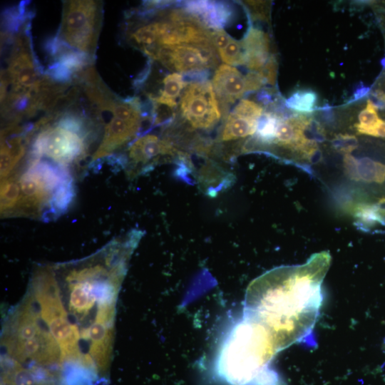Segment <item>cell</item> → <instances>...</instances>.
<instances>
[{"mask_svg":"<svg viewBox=\"0 0 385 385\" xmlns=\"http://www.w3.org/2000/svg\"><path fill=\"white\" fill-rule=\"evenodd\" d=\"M331 262L327 251L303 265L275 267L248 286L243 315L261 324L279 351L312 332L323 299L322 283Z\"/></svg>","mask_w":385,"mask_h":385,"instance_id":"6da1fadb","label":"cell"},{"mask_svg":"<svg viewBox=\"0 0 385 385\" xmlns=\"http://www.w3.org/2000/svg\"><path fill=\"white\" fill-rule=\"evenodd\" d=\"M279 351L268 331L243 315L224 342L215 370L230 385H280L277 374L269 366Z\"/></svg>","mask_w":385,"mask_h":385,"instance_id":"7a4b0ae2","label":"cell"},{"mask_svg":"<svg viewBox=\"0 0 385 385\" xmlns=\"http://www.w3.org/2000/svg\"><path fill=\"white\" fill-rule=\"evenodd\" d=\"M63 2L61 23L56 36L71 48L93 58L101 24V2L91 0Z\"/></svg>","mask_w":385,"mask_h":385,"instance_id":"3957f363","label":"cell"},{"mask_svg":"<svg viewBox=\"0 0 385 385\" xmlns=\"http://www.w3.org/2000/svg\"><path fill=\"white\" fill-rule=\"evenodd\" d=\"M18 180L21 188L18 212L25 215H37L46 206L51 211L56 192L72 181L66 168L41 160L30 161Z\"/></svg>","mask_w":385,"mask_h":385,"instance_id":"277c9868","label":"cell"},{"mask_svg":"<svg viewBox=\"0 0 385 385\" xmlns=\"http://www.w3.org/2000/svg\"><path fill=\"white\" fill-rule=\"evenodd\" d=\"M44 118L42 128L36 136L30 152L29 160H38L45 155L56 165L66 168L85 156L89 135L63 128L56 123H48Z\"/></svg>","mask_w":385,"mask_h":385,"instance_id":"5b68a950","label":"cell"},{"mask_svg":"<svg viewBox=\"0 0 385 385\" xmlns=\"http://www.w3.org/2000/svg\"><path fill=\"white\" fill-rule=\"evenodd\" d=\"M41 66L32 54L27 36L19 35L9 60L7 73L3 78L11 84L8 98L36 94L41 86L43 77L40 76Z\"/></svg>","mask_w":385,"mask_h":385,"instance_id":"8992f818","label":"cell"},{"mask_svg":"<svg viewBox=\"0 0 385 385\" xmlns=\"http://www.w3.org/2000/svg\"><path fill=\"white\" fill-rule=\"evenodd\" d=\"M182 118L193 129L209 130L220 120L221 111L210 81L188 83L180 97Z\"/></svg>","mask_w":385,"mask_h":385,"instance_id":"52a82bcc","label":"cell"},{"mask_svg":"<svg viewBox=\"0 0 385 385\" xmlns=\"http://www.w3.org/2000/svg\"><path fill=\"white\" fill-rule=\"evenodd\" d=\"M155 60L171 71L184 73L207 71L218 63L214 46L202 44L161 46Z\"/></svg>","mask_w":385,"mask_h":385,"instance_id":"ba28073f","label":"cell"},{"mask_svg":"<svg viewBox=\"0 0 385 385\" xmlns=\"http://www.w3.org/2000/svg\"><path fill=\"white\" fill-rule=\"evenodd\" d=\"M212 86L224 115L229 106L247 92L245 76L236 68L227 64H222L217 68Z\"/></svg>","mask_w":385,"mask_h":385,"instance_id":"9c48e42d","label":"cell"},{"mask_svg":"<svg viewBox=\"0 0 385 385\" xmlns=\"http://www.w3.org/2000/svg\"><path fill=\"white\" fill-rule=\"evenodd\" d=\"M183 9L196 18L208 29H222L232 16L231 6L220 1H186L183 4Z\"/></svg>","mask_w":385,"mask_h":385,"instance_id":"30bf717a","label":"cell"},{"mask_svg":"<svg viewBox=\"0 0 385 385\" xmlns=\"http://www.w3.org/2000/svg\"><path fill=\"white\" fill-rule=\"evenodd\" d=\"M140 126V125L113 116L105 126L103 139L93 156V160H99L111 155L134 137Z\"/></svg>","mask_w":385,"mask_h":385,"instance_id":"8fae6325","label":"cell"},{"mask_svg":"<svg viewBox=\"0 0 385 385\" xmlns=\"http://www.w3.org/2000/svg\"><path fill=\"white\" fill-rule=\"evenodd\" d=\"M245 53V65L252 71H259L267 62L270 53V40L265 32L251 27L242 41Z\"/></svg>","mask_w":385,"mask_h":385,"instance_id":"7c38bea8","label":"cell"},{"mask_svg":"<svg viewBox=\"0 0 385 385\" xmlns=\"http://www.w3.org/2000/svg\"><path fill=\"white\" fill-rule=\"evenodd\" d=\"M175 148L168 140L148 134L140 137L128 148V158L133 163L145 164L158 155H173Z\"/></svg>","mask_w":385,"mask_h":385,"instance_id":"4fadbf2b","label":"cell"},{"mask_svg":"<svg viewBox=\"0 0 385 385\" xmlns=\"http://www.w3.org/2000/svg\"><path fill=\"white\" fill-rule=\"evenodd\" d=\"M344 165L347 173L355 180L379 183L385 180V165L367 158L357 160L351 155L346 154Z\"/></svg>","mask_w":385,"mask_h":385,"instance_id":"5bb4252c","label":"cell"},{"mask_svg":"<svg viewBox=\"0 0 385 385\" xmlns=\"http://www.w3.org/2000/svg\"><path fill=\"white\" fill-rule=\"evenodd\" d=\"M258 120L231 112L220 133L221 141H230L245 138L257 131Z\"/></svg>","mask_w":385,"mask_h":385,"instance_id":"9a60e30c","label":"cell"},{"mask_svg":"<svg viewBox=\"0 0 385 385\" xmlns=\"http://www.w3.org/2000/svg\"><path fill=\"white\" fill-rule=\"evenodd\" d=\"M3 136H1L2 138ZM25 153V144L19 135L11 138L3 137L1 144V178L9 175Z\"/></svg>","mask_w":385,"mask_h":385,"instance_id":"2e32d148","label":"cell"},{"mask_svg":"<svg viewBox=\"0 0 385 385\" xmlns=\"http://www.w3.org/2000/svg\"><path fill=\"white\" fill-rule=\"evenodd\" d=\"M158 38V21L139 26L129 35L131 42L150 59H155L160 47Z\"/></svg>","mask_w":385,"mask_h":385,"instance_id":"e0dca14e","label":"cell"},{"mask_svg":"<svg viewBox=\"0 0 385 385\" xmlns=\"http://www.w3.org/2000/svg\"><path fill=\"white\" fill-rule=\"evenodd\" d=\"M187 86L184 77L178 73L168 75L163 79V89L158 96H150V101L173 108L177 106L176 99Z\"/></svg>","mask_w":385,"mask_h":385,"instance_id":"ac0fdd59","label":"cell"},{"mask_svg":"<svg viewBox=\"0 0 385 385\" xmlns=\"http://www.w3.org/2000/svg\"><path fill=\"white\" fill-rule=\"evenodd\" d=\"M21 200V188L18 179L14 177L1 180V213L14 214L18 211Z\"/></svg>","mask_w":385,"mask_h":385,"instance_id":"d6986e66","label":"cell"},{"mask_svg":"<svg viewBox=\"0 0 385 385\" xmlns=\"http://www.w3.org/2000/svg\"><path fill=\"white\" fill-rule=\"evenodd\" d=\"M317 101V95L310 90H300L294 93L286 101V106L296 111L311 112Z\"/></svg>","mask_w":385,"mask_h":385,"instance_id":"ffe728a7","label":"cell"},{"mask_svg":"<svg viewBox=\"0 0 385 385\" xmlns=\"http://www.w3.org/2000/svg\"><path fill=\"white\" fill-rule=\"evenodd\" d=\"M279 117L273 113H265L258 120L257 138L262 143H272L274 139Z\"/></svg>","mask_w":385,"mask_h":385,"instance_id":"44dd1931","label":"cell"},{"mask_svg":"<svg viewBox=\"0 0 385 385\" xmlns=\"http://www.w3.org/2000/svg\"><path fill=\"white\" fill-rule=\"evenodd\" d=\"M221 60L231 66L245 65V53L242 41L232 38L228 44L218 51Z\"/></svg>","mask_w":385,"mask_h":385,"instance_id":"7402d4cb","label":"cell"},{"mask_svg":"<svg viewBox=\"0 0 385 385\" xmlns=\"http://www.w3.org/2000/svg\"><path fill=\"white\" fill-rule=\"evenodd\" d=\"M358 118L359 123L354 126L359 133L372 128L381 120L377 113V107L371 100H367L366 106L359 113Z\"/></svg>","mask_w":385,"mask_h":385,"instance_id":"603a6c76","label":"cell"},{"mask_svg":"<svg viewBox=\"0 0 385 385\" xmlns=\"http://www.w3.org/2000/svg\"><path fill=\"white\" fill-rule=\"evenodd\" d=\"M232 111L257 120L263 114V108L260 105L247 99L241 100Z\"/></svg>","mask_w":385,"mask_h":385,"instance_id":"cb8c5ba5","label":"cell"},{"mask_svg":"<svg viewBox=\"0 0 385 385\" xmlns=\"http://www.w3.org/2000/svg\"><path fill=\"white\" fill-rule=\"evenodd\" d=\"M277 63L275 57L272 55L265 65L257 72L264 78L266 83L274 85L276 81Z\"/></svg>","mask_w":385,"mask_h":385,"instance_id":"d4e9b609","label":"cell"},{"mask_svg":"<svg viewBox=\"0 0 385 385\" xmlns=\"http://www.w3.org/2000/svg\"><path fill=\"white\" fill-rule=\"evenodd\" d=\"M247 92L259 90L266 83L264 78L257 71H250L245 76Z\"/></svg>","mask_w":385,"mask_h":385,"instance_id":"484cf974","label":"cell"},{"mask_svg":"<svg viewBox=\"0 0 385 385\" xmlns=\"http://www.w3.org/2000/svg\"><path fill=\"white\" fill-rule=\"evenodd\" d=\"M232 39L222 29L214 30L211 32L212 43L216 51L224 48Z\"/></svg>","mask_w":385,"mask_h":385,"instance_id":"4316f807","label":"cell"},{"mask_svg":"<svg viewBox=\"0 0 385 385\" xmlns=\"http://www.w3.org/2000/svg\"><path fill=\"white\" fill-rule=\"evenodd\" d=\"M356 139L351 135H340L335 140L334 145L342 152H350L356 148Z\"/></svg>","mask_w":385,"mask_h":385,"instance_id":"83f0119b","label":"cell"},{"mask_svg":"<svg viewBox=\"0 0 385 385\" xmlns=\"http://www.w3.org/2000/svg\"><path fill=\"white\" fill-rule=\"evenodd\" d=\"M360 134L385 138V120L381 119L374 126L361 131Z\"/></svg>","mask_w":385,"mask_h":385,"instance_id":"f1b7e54d","label":"cell"},{"mask_svg":"<svg viewBox=\"0 0 385 385\" xmlns=\"http://www.w3.org/2000/svg\"><path fill=\"white\" fill-rule=\"evenodd\" d=\"M374 93L379 101L385 103V90L376 89Z\"/></svg>","mask_w":385,"mask_h":385,"instance_id":"f546056e","label":"cell"}]
</instances>
